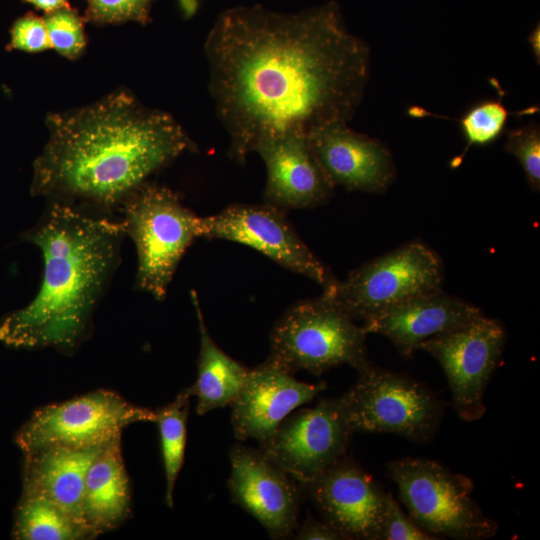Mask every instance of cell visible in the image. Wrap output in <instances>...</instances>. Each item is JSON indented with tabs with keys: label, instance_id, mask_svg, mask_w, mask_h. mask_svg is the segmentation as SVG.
I'll list each match as a JSON object with an SVG mask.
<instances>
[{
	"label": "cell",
	"instance_id": "obj_1",
	"mask_svg": "<svg viewBox=\"0 0 540 540\" xmlns=\"http://www.w3.org/2000/svg\"><path fill=\"white\" fill-rule=\"evenodd\" d=\"M204 51L209 90L239 164L267 140L350 121L369 78L370 48L334 1L298 13L261 5L219 14Z\"/></svg>",
	"mask_w": 540,
	"mask_h": 540
},
{
	"label": "cell",
	"instance_id": "obj_2",
	"mask_svg": "<svg viewBox=\"0 0 540 540\" xmlns=\"http://www.w3.org/2000/svg\"><path fill=\"white\" fill-rule=\"evenodd\" d=\"M46 124L49 138L33 165L32 194L105 213L116 214L152 175L196 149L170 114L125 91L51 114Z\"/></svg>",
	"mask_w": 540,
	"mask_h": 540
},
{
	"label": "cell",
	"instance_id": "obj_3",
	"mask_svg": "<svg viewBox=\"0 0 540 540\" xmlns=\"http://www.w3.org/2000/svg\"><path fill=\"white\" fill-rule=\"evenodd\" d=\"M125 237L115 213L47 201L39 220L22 235L41 252L39 289L29 304L2 319L0 342L16 349L76 352L91 333Z\"/></svg>",
	"mask_w": 540,
	"mask_h": 540
},
{
	"label": "cell",
	"instance_id": "obj_4",
	"mask_svg": "<svg viewBox=\"0 0 540 540\" xmlns=\"http://www.w3.org/2000/svg\"><path fill=\"white\" fill-rule=\"evenodd\" d=\"M137 253L134 287L163 301L186 250L203 238L202 217L166 186L145 183L118 209Z\"/></svg>",
	"mask_w": 540,
	"mask_h": 540
},
{
	"label": "cell",
	"instance_id": "obj_5",
	"mask_svg": "<svg viewBox=\"0 0 540 540\" xmlns=\"http://www.w3.org/2000/svg\"><path fill=\"white\" fill-rule=\"evenodd\" d=\"M367 333L326 296L289 307L270 332L267 363L293 374L304 370L320 376L349 365L360 371L370 362Z\"/></svg>",
	"mask_w": 540,
	"mask_h": 540
},
{
	"label": "cell",
	"instance_id": "obj_6",
	"mask_svg": "<svg viewBox=\"0 0 540 540\" xmlns=\"http://www.w3.org/2000/svg\"><path fill=\"white\" fill-rule=\"evenodd\" d=\"M399 498L412 520L441 539L484 540L496 535L498 524L487 517L473 498V481L442 463L403 457L386 463Z\"/></svg>",
	"mask_w": 540,
	"mask_h": 540
},
{
	"label": "cell",
	"instance_id": "obj_7",
	"mask_svg": "<svg viewBox=\"0 0 540 540\" xmlns=\"http://www.w3.org/2000/svg\"><path fill=\"white\" fill-rule=\"evenodd\" d=\"M339 397L352 431L389 433L417 444L435 438L444 415L442 401L424 383L371 363Z\"/></svg>",
	"mask_w": 540,
	"mask_h": 540
},
{
	"label": "cell",
	"instance_id": "obj_8",
	"mask_svg": "<svg viewBox=\"0 0 540 540\" xmlns=\"http://www.w3.org/2000/svg\"><path fill=\"white\" fill-rule=\"evenodd\" d=\"M443 280L440 256L424 242L412 240L363 263L322 294L363 323L405 299L441 289Z\"/></svg>",
	"mask_w": 540,
	"mask_h": 540
},
{
	"label": "cell",
	"instance_id": "obj_9",
	"mask_svg": "<svg viewBox=\"0 0 540 540\" xmlns=\"http://www.w3.org/2000/svg\"><path fill=\"white\" fill-rule=\"evenodd\" d=\"M155 419L154 410L99 389L36 410L17 431L15 442L23 453L47 446L96 448L121 437L131 424Z\"/></svg>",
	"mask_w": 540,
	"mask_h": 540
},
{
	"label": "cell",
	"instance_id": "obj_10",
	"mask_svg": "<svg viewBox=\"0 0 540 540\" xmlns=\"http://www.w3.org/2000/svg\"><path fill=\"white\" fill-rule=\"evenodd\" d=\"M506 342L504 326L484 314L422 342L418 350L430 354L442 367L452 405L464 421L482 418L484 394L501 361Z\"/></svg>",
	"mask_w": 540,
	"mask_h": 540
},
{
	"label": "cell",
	"instance_id": "obj_11",
	"mask_svg": "<svg viewBox=\"0 0 540 540\" xmlns=\"http://www.w3.org/2000/svg\"><path fill=\"white\" fill-rule=\"evenodd\" d=\"M354 432L339 397L289 414L259 449L298 484L312 481L346 455Z\"/></svg>",
	"mask_w": 540,
	"mask_h": 540
},
{
	"label": "cell",
	"instance_id": "obj_12",
	"mask_svg": "<svg viewBox=\"0 0 540 540\" xmlns=\"http://www.w3.org/2000/svg\"><path fill=\"white\" fill-rule=\"evenodd\" d=\"M285 210L269 204H232L202 217L203 238L243 244L282 267L303 275L323 290L337 280L298 235Z\"/></svg>",
	"mask_w": 540,
	"mask_h": 540
},
{
	"label": "cell",
	"instance_id": "obj_13",
	"mask_svg": "<svg viewBox=\"0 0 540 540\" xmlns=\"http://www.w3.org/2000/svg\"><path fill=\"white\" fill-rule=\"evenodd\" d=\"M322 520L346 540H381L386 493L357 461L343 456L310 482L299 484Z\"/></svg>",
	"mask_w": 540,
	"mask_h": 540
},
{
	"label": "cell",
	"instance_id": "obj_14",
	"mask_svg": "<svg viewBox=\"0 0 540 540\" xmlns=\"http://www.w3.org/2000/svg\"><path fill=\"white\" fill-rule=\"evenodd\" d=\"M231 500L252 515L273 539L292 536L299 526V484L259 448L236 443L229 450Z\"/></svg>",
	"mask_w": 540,
	"mask_h": 540
},
{
	"label": "cell",
	"instance_id": "obj_15",
	"mask_svg": "<svg viewBox=\"0 0 540 540\" xmlns=\"http://www.w3.org/2000/svg\"><path fill=\"white\" fill-rule=\"evenodd\" d=\"M309 147L335 188L384 193L394 182L396 167L380 141L348 127L346 122L318 126L307 132Z\"/></svg>",
	"mask_w": 540,
	"mask_h": 540
},
{
	"label": "cell",
	"instance_id": "obj_16",
	"mask_svg": "<svg viewBox=\"0 0 540 540\" xmlns=\"http://www.w3.org/2000/svg\"><path fill=\"white\" fill-rule=\"evenodd\" d=\"M327 388L324 381L306 383L266 361L249 370L240 391L230 403L236 439L261 442L298 407L311 402Z\"/></svg>",
	"mask_w": 540,
	"mask_h": 540
},
{
	"label": "cell",
	"instance_id": "obj_17",
	"mask_svg": "<svg viewBox=\"0 0 540 540\" xmlns=\"http://www.w3.org/2000/svg\"><path fill=\"white\" fill-rule=\"evenodd\" d=\"M254 152L266 166V204L282 210L312 208L333 195L334 187L317 163L306 133L290 132L264 141Z\"/></svg>",
	"mask_w": 540,
	"mask_h": 540
},
{
	"label": "cell",
	"instance_id": "obj_18",
	"mask_svg": "<svg viewBox=\"0 0 540 540\" xmlns=\"http://www.w3.org/2000/svg\"><path fill=\"white\" fill-rule=\"evenodd\" d=\"M482 314L479 307L441 288L405 299L361 326L367 334L386 337L402 357L409 359L425 340Z\"/></svg>",
	"mask_w": 540,
	"mask_h": 540
},
{
	"label": "cell",
	"instance_id": "obj_19",
	"mask_svg": "<svg viewBox=\"0 0 540 540\" xmlns=\"http://www.w3.org/2000/svg\"><path fill=\"white\" fill-rule=\"evenodd\" d=\"M104 446H47L23 453L22 492L50 500L83 523L81 503L86 473Z\"/></svg>",
	"mask_w": 540,
	"mask_h": 540
},
{
	"label": "cell",
	"instance_id": "obj_20",
	"mask_svg": "<svg viewBox=\"0 0 540 540\" xmlns=\"http://www.w3.org/2000/svg\"><path fill=\"white\" fill-rule=\"evenodd\" d=\"M131 507V487L118 437L100 450L87 470L81 516L95 538L121 525Z\"/></svg>",
	"mask_w": 540,
	"mask_h": 540
},
{
	"label": "cell",
	"instance_id": "obj_21",
	"mask_svg": "<svg viewBox=\"0 0 540 540\" xmlns=\"http://www.w3.org/2000/svg\"><path fill=\"white\" fill-rule=\"evenodd\" d=\"M191 298L199 323L200 349L197 379L190 389L192 396L197 398V414L204 415L230 405L243 386L250 369L225 353L212 339L194 290L191 291Z\"/></svg>",
	"mask_w": 540,
	"mask_h": 540
},
{
	"label": "cell",
	"instance_id": "obj_22",
	"mask_svg": "<svg viewBox=\"0 0 540 540\" xmlns=\"http://www.w3.org/2000/svg\"><path fill=\"white\" fill-rule=\"evenodd\" d=\"M12 537L17 540L94 538L80 520L55 503L23 492L14 513Z\"/></svg>",
	"mask_w": 540,
	"mask_h": 540
},
{
	"label": "cell",
	"instance_id": "obj_23",
	"mask_svg": "<svg viewBox=\"0 0 540 540\" xmlns=\"http://www.w3.org/2000/svg\"><path fill=\"white\" fill-rule=\"evenodd\" d=\"M190 386L178 393L175 399L155 410V422L159 428L163 467L166 480L165 502L173 507L174 489L182 469L187 439Z\"/></svg>",
	"mask_w": 540,
	"mask_h": 540
},
{
	"label": "cell",
	"instance_id": "obj_24",
	"mask_svg": "<svg viewBox=\"0 0 540 540\" xmlns=\"http://www.w3.org/2000/svg\"><path fill=\"white\" fill-rule=\"evenodd\" d=\"M509 113L501 101L486 100L472 107L461 119L460 125L471 145H486L503 132Z\"/></svg>",
	"mask_w": 540,
	"mask_h": 540
},
{
	"label": "cell",
	"instance_id": "obj_25",
	"mask_svg": "<svg viewBox=\"0 0 540 540\" xmlns=\"http://www.w3.org/2000/svg\"><path fill=\"white\" fill-rule=\"evenodd\" d=\"M50 47L69 59L79 57L86 46L82 19L70 7L62 8L43 18Z\"/></svg>",
	"mask_w": 540,
	"mask_h": 540
},
{
	"label": "cell",
	"instance_id": "obj_26",
	"mask_svg": "<svg viewBox=\"0 0 540 540\" xmlns=\"http://www.w3.org/2000/svg\"><path fill=\"white\" fill-rule=\"evenodd\" d=\"M504 150L521 164L527 182L533 191L540 190V129L531 122L508 130Z\"/></svg>",
	"mask_w": 540,
	"mask_h": 540
},
{
	"label": "cell",
	"instance_id": "obj_27",
	"mask_svg": "<svg viewBox=\"0 0 540 540\" xmlns=\"http://www.w3.org/2000/svg\"><path fill=\"white\" fill-rule=\"evenodd\" d=\"M154 0H87L86 17L96 24L149 21L151 4Z\"/></svg>",
	"mask_w": 540,
	"mask_h": 540
},
{
	"label": "cell",
	"instance_id": "obj_28",
	"mask_svg": "<svg viewBox=\"0 0 540 540\" xmlns=\"http://www.w3.org/2000/svg\"><path fill=\"white\" fill-rule=\"evenodd\" d=\"M381 540H438L405 514L392 493H386Z\"/></svg>",
	"mask_w": 540,
	"mask_h": 540
},
{
	"label": "cell",
	"instance_id": "obj_29",
	"mask_svg": "<svg viewBox=\"0 0 540 540\" xmlns=\"http://www.w3.org/2000/svg\"><path fill=\"white\" fill-rule=\"evenodd\" d=\"M11 46L26 52H40L50 47L44 19L33 14L19 19L11 32Z\"/></svg>",
	"mask_w": 540,
	"mask_h": 540
},
{
	"label": "cell",
	"instance_id": "obj_30",
	"mask_svg": "<svg viewBox=\"0 0 540 540\" xmlns=\"http://www.w3.org/2000/svg\"><path fill=\"white\" fill-rule=\"evenodd\" d=\"M298 540H343L342 536L326 522L316 520L308 514L304 522L295 530Z\"/></svg>",
	"mask_w": 540,
	"mask_h": 540
},
{
	"label": "cell",
	"instance_id": "obj_31",
	"mask_svg": "<svg viewBox=\"0 0 540 540\" xmlns=\"http://www.w3.org/2000/svg\"><path fill=\"white\" fill-rule=\"evenodd\" d=\"M37 8L46 11L47 13L69 7L67 0H27Z\"/></svg>",
	"mask_w": 540,
	"mask_h": 540
},
{
	"label": "cell",
	"instance_id": "obj_32",
	"mask_svg": "<svg viewBox=\"0 0 540 540\" xmlns=\"http://www.w3.org/2000/svg\"><path fill=\"white\" fill-rule=\"evenodd\" d=\"M529 42L531 44V48L533 50L535 59L537 63H539L540 60V30L539 26H537L533 32L529 36Z\"/></svg>",
	"mask_w": 540,
	"mask_h": 540
},
{
	"label": "cell",
	"instance_id": "obj_33",
	"mask_svg": "<svg viewBox=\"0 0 540 540\" xmlns=\"http://www.w3.org/2000/svg\"><path fill=\"white\" fill-rule=\"evenodd\" d=\"M181 4L187 16H191L195 12L197 5L195 0H181Z\"/></svg>",
	"mask_w": 540,
	"mask_h": 540
}]
</instances>
